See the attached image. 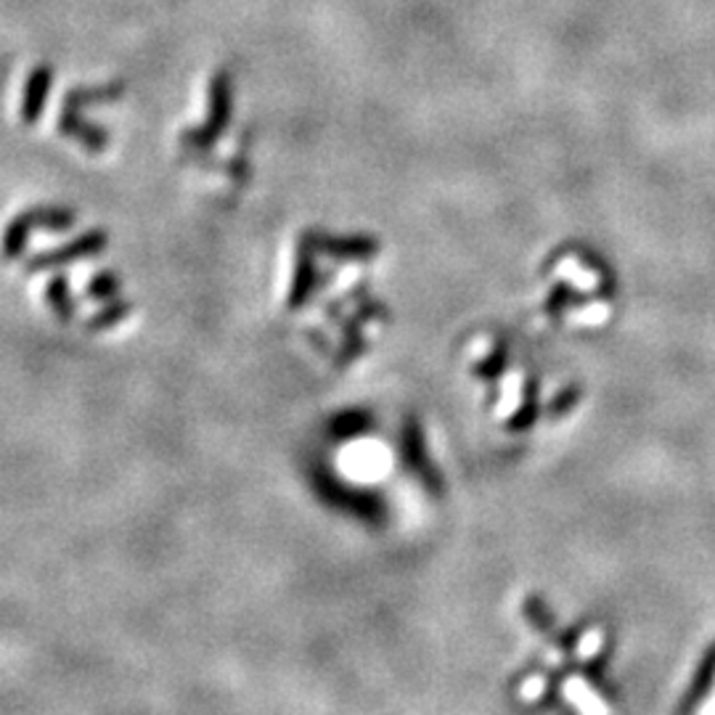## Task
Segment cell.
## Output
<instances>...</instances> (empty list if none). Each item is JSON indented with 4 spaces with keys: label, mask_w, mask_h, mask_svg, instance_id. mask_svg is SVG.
Returning a JSON list of instances; mask_svg holds the SVG:
<instances>
[{
    "label": "cell",
    "mask_w": 715,
    "mask_h": 715,
    "mask_svg": "<svg viewBox=\"0 0 715 715\" xmlns=\"http://www.w3.org/2000/svg\"><path fill=\"white\" fill-rule=\"evenodd\" d=\"M575 403H578V393H572V389H570L568 395H562V398L554 400V406H551V414H554V416H564V414L570 411L572 406H575Z\"/></svg>",
    "instance_id": "obj_14"
},
{
    "label": "cell",
    "mask_w": 715,
    "mask_h": 715,
    "mask_svg": "<svg viewBox=\"0 0 715 715\" xmlns=\"http://www.w3.org/2000/svg\"><path fill=\"white\" fill-rule=\"evenodd\" d=\"M120 94H122V82H109V86H99V88H75L64 96L62 109L82 112L86 107H99V103L120 99Z\"/></svg>",
    "instance_id": "obj_4"
},
{
    "label": "cell",
    "mask_w": 715,
    "mask_h": 715,
    "mask_svg": "<svg viewBox=\"0 0 715 715\" xmlns=\"http://www.w3.org/2000/svg\"><path fill=\"white\" fill-rule=\"evenodd\" d=\"M522 615L536 634H541V636L554 634V626H557L554 613H551V609L546 607V602L538 600V596H528V600L522 602Z\"/></svg>",
    "instance_id": "obj_6"
},
{
    "label": "cell",
    "mask_w": 715,
    "mask_h": 715,
    "mask_svg": "<svg viewBox=\"0 0 715 715\" xmlns=\"http://www.w3.org/2000/svg\"><path fill=\"white\" fill-rule=\"evenodd\" d=\"M564 692H568V697L575 702L578 707H581V713L586 715H607V705L596 697L594 692H591V686L586 681H581L578 675H572V679L564 684Z\"/></svg>",
    "instance_id": "obj_5"
},
{
    "label": "cell",
    "mask_w": 715,
    "mask_h": 715,
    "mask_svg": "<svg viewBox=\"0 0 715 715\" xmlns=\"http://www.w3.org/2000/svg\"><path fill=\"white\" fill-rule=\"evenodd\" d=\"M130 314V305L128 302H114V305H107V310H103L101 316L90 318V327H107V323H114V321H122Z\"/></svg>",
    "instance_id": "obj_11"
},
{
    "label": "cell",
    "mask_w": 715,
    "mask_h": 715,
    "mask_svg": "<svg viewBox=\"0 0 715 715\" xmlns=\"http://www.w3.org/2000/svg\"><path fill=\"white\" fill-rule=\"evenodd\" d=\"M45 297H48V302L54 305V310L62 318H72L75 314V300H72L69 295V282L67 276H54L45 286Z\"/></svg>",
    "instance_id": "obj_8"
},
{
    "label": "cell",
    "mask_w": 715,
    "mask_h": 715,
    "mask_svg": "<svg viewBox=\"0 0 715 715\" xmlns=\"http://www.w3.org/2000/svg\"><path fill=\"white\" fill-rule=\"evenodd\" d=\"M51 86H54V69H51L48 64H37V67L30 69L22 90V109H19L24 125H35V122L41 120Z\"/></svg>",
    "instance_id": "obj_3"
},
{
    "label": "cell",
    "mask_w": 715,
    "mask_h": 715,
    "mask_svg": "<svg viewBox=\"0 0 715 715\" xmlns=\"http://www.w3.org/2000/svg\"><path fill=\"white\" fill-rule=\"evenodd\" d=\"M86 292L88 297H94V300H107V297H112L120 292V276H114L112 271L96 273V276L88 282Z\"/></svg>",
    "instance_id": "obj_10"
},
{
    "label": "cell",
    "mask_w": 715,
    "mask_h": 715,
    "mask_svg": "<svg viewBox=\"0 0 715 715\" xmlns=\"http://www.w3.org/2000/svg\"><path fill=\"white\" fill-rule=\"evenodd\" d=\"M75 220H77V212L69 210V207H58V205L30 207V210L19 212L16 218L6 226L3 237H0V255L6 260L22 257L24 250H28L32 233L69 231L72 226H75Z\"/></svg>",
    "instance_id": "obj_1"
},
{
    "label": "cell",
    "mask_w": 715,
    "mask_h": 715,
    "mask_svg": "<svg viewBox=\"0 0 715 715\" xmlns=\"http://www.w3.org/2000/svg\"><path fill=\"white\" fill-rule=\"evenodd\" d=\"M107 233L103 231H86L82 237L72 239V242L56 246V250H48V252H41V255H35L28 263V273H41V271H51V268H58V265H69V263H77V260H86V257H96L101 255L103 250H107Z\"/></svg>",
    "instance_id": "obj_2"
},
{
    "label": "cell",
    "mask_w": 715,
    "mask_h": 715,
    "mask_svg": "<svg viewBox=\"0 0 715 715\" xmlns=\"http://www.w3.org/2000/svg\"><path fill=\"white\" fill-rule=\"evenodd\" d=\"M406 448H408V459H411V466L421 474V480H425L429 487L438 485V477H432V472H429V466H427L425 446H421V432H419V427H416V425H408Z\"/></svg>",
    "instance_id": "obj_7"
},
{
    "label": "cell",
    "mask_w": 715,
    "mask_h": 715,
    "mask_svg": "<svg viewBox=\"0 0 715 715\" xmlns=\"http://www.w3.org/2000/svg\"><path fill=\"white\" fill-rule=\"evenodd\" d=\"M705 715H715V700H713V705L705 711Z\"/></svg>",
    "instance_id": "obj_15"
},
{
    "label": "cell",
    "mask_w": 715,
    "mask_h": 715,
    "mask_svg": "<svg viewBox=\"0 0 715 715\" xmlns=\"http://www.w3.org/2000/svg\"><path fill=\"white\" fill-rule=\"evenodd\" d=\"M600 641H602V630H591L586 639H581V644H578V654H581L583 660H591L596 652H600Z\"/></svg>",
    "instance_id": "obj_12"
},
{
    "label": "cell",
    "mask_w": 715,
    "mask_h": 715,
    "mask_svg": "<svg viewBox=\"0 0 715 715\" xmlns=\"http://www.w3.org/2000/svg\"><path fill=\"white\" fill-rule=\"evenodd\" d=\"M713 681H715V652H711L705 658V662H702V668H700V673L694 675V684H692V694H689V700H686V705H694V702L705 697L707 692H711V686H713Z\"/></svg>",
    "instance_id": "obj_9"
},
{
    "label": "cell",
    "mask_w": 715,
    "mask_h": 715,
    "mask_svg": "<svg viewBox=\"0 0 715 715\" xmlns=\"http://www.w3.org/2000/svg\"><path fill=\"white\" fill-rule=\"evenodd\" d=\"M546 686H549V679H546V675H532V679L525 681L522 697L525 700H538L546 692Z\"/></svg>",
    "instance_id": "obj_13"
}]
</instances>
